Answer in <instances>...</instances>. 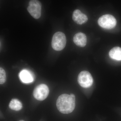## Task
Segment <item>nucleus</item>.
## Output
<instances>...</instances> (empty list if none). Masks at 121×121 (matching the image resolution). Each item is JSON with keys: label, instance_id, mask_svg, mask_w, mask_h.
Listing matches in <instances>:
<instances>
[{"label": "nucleus", "instance_id": "2", "mask_svg": "<svg viewBox=\"0 0 121 121\" xmlns=\"http://www.w3.org/2000/svg\"><path fill=\"white\" fill-rule=\"evenodd\" d=\"M66 43V38L64 33L58 32L54 34L52 41V46L54 50L61 51L65 48Z\"/></svg>", "mask_w": 121, "mask_h": 121}, {"label": "nucleus", "instance_id": "13", "mask_svg": "<svg viewBox=\"0 0 121 121\" xmlns=\"http://www.w3.org/2000/svg\"><path fill=\"white\" fill-rule=\"evenodd\" d=\"M24 121V120H21V121Z\"/></svg>", "mask_w": 121, "mask_h": 121}, {"label": "nucleus", "instance_id": "9", "mask_svg": "<svg viewBox=\"0 0 121 121\" xmlns=\"http://www.w3.org/2000/svg\"><path fill=\"white\" fill-rule=\"evenodd\" d=\"M21 80L25 83L32 82L33 80V77L31 73L27 70H23L20 73Z\"/></svg>", "mask_w": 121, "mask_h": 121}, {"label": "nucleus", "instance_id": "4", "mask_svg": "<svg viewBox=\"0 0 121 121\" xmlns=\"http://www.w3.org/2000/svg\"><path fill=\"white\" fill-rule=\"evenodd\" d=\"M78 81L80 86L83 88H89L93 84V78L89 72L83 71L79 74Z\"/></svg>", "mask_w": 121, "mask_h": 121}, {"label": "nucleus", "instance_id": "10", "mask_svg": "<svg viewBox=\"0 0 121 121\" xmlns=\"http://www.w3.org/2000/svg\"><path fill=\"white\" fill-rule=\"evenodd\" d=\"M109 56L111 59L117 60H121V48L115 47L109 52Z\"/></svg>", "mask_w": 121, "mask_h": 121}, {"label": "nucleus", "instance_id": "5", "mask_svg": "<svg viewBox=\"0 0 121 121\" xmlns=\"http://www.w3.org/2000/svg\"><path fill=\"white\" fill-rule=\"evenodd\" d=\"M27 10L33 18L39 19L41 16V3L38 0H31L29 3Z\"/></svg>", "mask_w": 121, "mask_h": 121}, {"label": "nucleus", "instance_id": "7", "mask_svg": "<svg viewBox=\"0 0 121 121\" xmlns=\"http://www.w3.org/2000/svg\"><path fill=\"white\" fill-rule=\"evenodd\" d=\"M72 19L74 22L79 25H82L87 22L88 18L78 9L75 10L72 15Z\"/></svg>", "mask_w": 121, "mask_h": 121}, {"label": "nucleus", "instance_id": "8", "mask_svg": "<svg viewBox=\"0 0 121 121\" xmlns=\"http://www.w3.org/2000/svg\"><path fill=\"white\" fill-rule=\"evenodd\" d=\"M74 43L80 47H84L86 45L87 37L86 35L82 32L76 33L73 39Z\"/></svg>", "mask_w": 121, "mask_h": 121}, {"label": "nucleus", "instance_id": "12", "mask_svg": "<svg viewBox=\"0 0 121 121\" xmlns=\"http://www.w3.org/2000/svg\"><path fill=\"white\" fill-rule=\"evenodd\" d=\"M6 80V74L5 71L2 67L0 68V83L4 84Z\"/></svg>", "mask_w": 121, "mask_h": 121}, {"label": "nucleus", "instance_id": "11", "mask_svg": "<svg viewBox=\"0 0 121 121\" xmlns=\"http://www.w3.org/2000/svg\"><path fill=\"white\" fill-rule=\"evenodd\" d=\"M9 107L13 110L19 111L22 109L23 105L21 102L18 99H13L9 103Z\"/></svg>", "mask_w": 121, "mask_h": 121}, {"label": "nucleus", "instance_id": "6", "mask_svg": "<svg viewBox=\"0 0 121 121\" xmlns=\"http://www.w3.org/2000/svg\"><path fill=\"white\" fill-rule=\"evenodd\" d=\"M49 93V89L48 86L42 84L36 87L33 91V95L37 100L43 101L47 98Z\"/></svg>", "mask_w": 121, "mask_h": 121}, {"label": "nucleus", "instance_id": "3", "mask_svg": "<svg viewBox=\"0 0 121 121\" xmlns=\"http://www.w3.org/2000/svg\"><path fill=\"white\" fill-rule=\"evenodd\" d=\"M98 23L103 28L110 29L115 27L117 21L116 19L112 15L107 14L99 17L98 20Z\"/></svg>", "mask_w": 121, "mask_h": 121}, {"label": "nucleus", "instance_id": "1", "mask_svg": "<svg viewBox=\"0 0 121 121\" xmlns=\"http://www.w3.org/2000/svg\"><path fill=\"white\" fill-rule=\"evenodd\" d=\"M75 96L73 94H71L70 95L63 94L59 96L57 99L56 107L62 113H70L73 112L75 108Z\"/></svg>", "mask_w": 121, "mask_h": 121}]
</instances>
